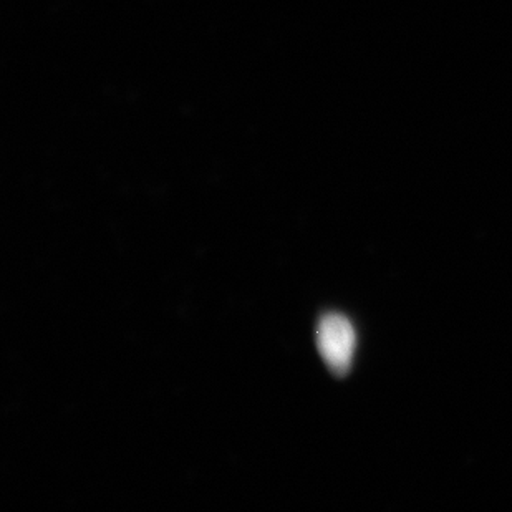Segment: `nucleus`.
<instances>
[{
	"label": "nucleus",
	"mask_w": 512,
	"mask_h": 512,
	"mask_svg": "<svg viewBox=\"0 0 512 512\" xmlns=\"http://www.w3.org/2000/svg\"><path fill=\"white\" fill-rule=\"evenodd\" d=\"M317 347L327 367L335 375H345L357 350V332L352 322L339 314L322 317L317 327Z\"/></svg>",
	"instance_id": "nucleus-1"
}]
</instances>
